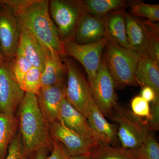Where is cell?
<instances>
[{"label":"cell","instance_id":"cell-1","mask_svg":"<svg viewBox=\"0 0 159 159\" xmlns=\"http://www.w3.org/2000/svg\"><path fill=\"white\" fill-rule=\"evenodd\" d=\"M16 15L21 26L29 31L43 47L47 54L66 55L64 44L49 12L47 0H0Z\"/></svg>","mask_w":159,"mask_h":159},{"label":"cell","instance_id":"cell-2","mask_svg":"<svg viewBox=\"0 0 159 159\" xmlns=\"http://www.w3.org/2000/svg\"><path fill=\"white\" fill-rule=\"evenodd\" d=\"M20 133L28 157L42 148H53L50 125L40 107L37 96L25 93L18 107Z\"/></svg>","mask_w":159,"mask_h":159},{"label":"cell","instance_id":"cell-3","mask_svg":"<svg viewBox=\"0 0 159 159\" xmlns=\"http://www.w3.org/2000/svg\"><path fill=\"white\" fill-rule=\"evenodd\" d=\"M105 48L104 57L116 87L122 89L138 85L135 73L142 55L122 48L109 39Z\"/></svg>","mask_w":159,"mask_h":159},{"label":"cell","instance_id":"cell-4","mask_svg":"<svg viewBox=\"0 0 159 159\" xmlns=\"http://www.w3.org/2000/svg\"><path fill=\"white\" fill-rule=\"evenodd\" d=\"M109 118L118 124L117 135L122 149L133 150L139 148L150 132L145 120L118 103Z\"/></svg>","mask_w":159,"mask_h":159},{"label":"cell","instance_id":"cell-5","mask_svg":"<svg viewBox=\"0 0 159 159\" xmlns=\"http://www.w3.org/2000/svg\"><path fill=\"white\" fill-rule=\"evenodd\" d=\"M49 9L61 41H73L80 20L86 12L83 1L51 0Z\"/></svg>","mask_w":159,"mask_h":159},{"label":"cell","instance_id":"cell-6","mask_svg":"<svg viewBox=\"0 0 159 159\" xmlns=\"http://www.w3.org/2000/svg\"><path fill=\"white\" fill-rule=\"evenodd\" d=\"M63 61L67 73L66 99L87 119L91 107L95 102L89 84L70 60L64 59Z\"/></svg>","mask_w":159,"mask_h":159},{"label":"cell","instance_id":"cell-7","mask_svg":"<svg viewBox=\"0 0 159 159\" xmlns=\"http://www.w3.org/2000/svg\"><path fill=\"white\" fill-rule=\"evenodd\" d=\"M94 102L104 117H109L117 104L116 86L105 57L102 58L96 75L89 81Z\"/></svg>","mask_w":159,"mask_h":159},{"label":"cell","instance_id":"cell-8","mask_svg":"<svg viewBox=\"0 0 159 159\" xmlns=\"http://www.w3.org/2000/svg\"><path fill=\"white\" fill-rule=\"evenodd\" d=\"M108 40V37L105 34L101 39L89 43L81 44L70 42L64 44L65 53L81 63L90 81L95 77L99 69L102 61V51Z\"/></svg>","mask_w":159,"mask_h":159},{"label":"cell","instance_id":"cell-9","mask_svg":"<svg viewBox=\"0 0 159 159\" xmlns=\"http://www.w3.org/2000/svg\"><path fill=\"white\" fill-rule=\"evenodd\" d=\"M25 93L13 76L10 61L0 62V112L15 116Z\"/></svg>","mask_w":159,"mask_h":159},{"label":"cell","instance_id":"cell-10","mask_svg":"<svg viewBox=\"0 0 159 159\" xmlns=\"http://www.w3.org/2000/svg\"><path fill=\"white\" fill-rule=\"evenodd\" d=\"M21 25L16 15L0 4V47L5 58L11 61L16 54Z\"/></svg>","mask_w":159,"mask_h":159},{"label":"cell","instance_id":"cell-11","mask_svg":"<svg viewBox=\"0 0 159 159\" xmlns=\"http://www.w3.org/2000/svg\"><path fill=\"white\" fill-rule=\"evenodd\" d=\"M50 132L52 139L60 142L70 156L90 154L99 146L69 129L60 121L50 125Z\"/></svg>","mask_w":159,"mask_h":159},{"label":"cell","instance_id":"cell-12","mask_svg":"<svg viewBox=\"0 0 159 159\" xmlns=\"http://www.w3.org/2000/svg\"><path fill=\"white\" fill-rule=\"evenodd\" d=\"M64 82L42 88L38 95L39 102L49 125L60 120V111L66 98Z\"/></svg>","mask_w":159,"mask_h":159},{"label":"cell","instance_id":"cell-13","mask_svg":"<svg viewBox=\"0 0 159 159\" xmlns=\"http://www.w3.org/2000/svg\"><path fill=\"white\" fill-rule=\"evenodd\" d=\"M87 120L92 131L102 144L120 148L116 125L105 119L95 102L91 107Z\"/></svg>","mask_w":159,"mask_h":159},{"label":"cell","instance_id":"cell-14","mask_svg":"<svg viewBox=\"0 0 159 159\" xmlns=\"http://www.w3.org/2000/svg\"><path fill=\"white\" fill-rule=\"evenodd\" d=\"M59 121L69 129L96 145L102 144L92 131L86 118L74 108L66 98L61 107Z\"/></svg>","mask_w":159,"mask_h":159},{"label":"cell","instance_id":"cell-15","mask_svg":"<svg viewBox=\"0 0 159 159\" xmlns=\"http://www.w3.org/2000/svg\"><path fill=\"white\" fill-rule=\"evenodd\" d=\"M105 33V16H96L86 11L77 25L74 42L81 44L94 42L102 38Z\"/></svg>","mask_w":159,"mask_h":159},{"label":"cell","instance_id":"cell-16","mask_svg":"<svg viewBox=\"0 0 159 159\" xmlns=\"http://www.w3.org/2000/svg\"><path fill=\"white\" fill-rule=\"evenodd\" d=\"M16 54L22 56L32 66L39 69L43 72L47 52L36 39L21 26Z\"/></svg>","mask_w":159,"mask_h":159},{"label":"cell","instance_id":"cell-17","mask_svg":"<svg viewBox=\"0 0 159 159\" xmlns=\"http://www.w3.org/2000/svg\"><path fill=\"white\" fill-rule=\"evenodd\" d=\"M126 34L131 49L142 55H147L148 39L142 20L125 12Z\"/></svg>","mask_w":159,"mask_h":159},{"label":"cell","instance_id":"cell-18","mask_svg":"<svg viewBox=\"0 0 159 159\" xmlns=\"http://www.w3.org/2000/svg\"><path fill=\"white\" fill-rule=\"evenodd\" d=\"M125 12L119 9L105 16V34L117 44L131 50L126 34Z\"/></svg>","mask_w":159,"mask_h":159},{"label":"cell","instance_id":"cell-19","mask_svg":"<svg viewBox=\"0 0 159 159\" xmlns=\"http://www.w3.org/2000/svg\"><path fill=\"white\" fill-rule=\"evenodd\" d=\"M135 77L138 85L150 87L159 94V64L147 55H142Z\"/></svg>","mask_w":159,"mask_h":159},{"label":"cell","instance_id":"cell-20","mask_svg":"<svg viewBox=\"0 0 159 159\" xmlns=\"http://www.w3.org/2000/svg\"><path fill=\"white\" fill-rule=\"evenodd\" d=\"M66 68L57 54H47L42 74L41 88L64 82Z\"/></svg>","mask_w":159,"mask_h":159},{"label":"cell","instance_id":"cell-21","mask_svg":"<svg viewBox=\"0 0 159 159\" xmlns=\"http://www.w3.org/2000/svg\"><path fill=\"white\" fill-rule=\"evenodd\" d=\"M18 125V120L15 116L0 112V159H5Z\"/></svg>","mask_w":159,"mask_h":159},{"label":"cell","instance_id":"cell-22","mask_svg":"<svg viewBox=\"0 0 159 159\" xmlns=\"http://www.w3.org/2000/svg\"><path fill=\"white\" fill-rule=\"evenodd\" d=\"M83 2L86 12L98 16H105L111 11L122 9L128 3L123 0H85Z\"/></svg>","mask_w":159,"mask_h":159},{"label":"cell","instance_id":"cell-23","mask_svg":"<svg viewBox=\"0 0 159 159\" xmlns=\"http://www.w3.org/2000/svg\"><path fill=\"white\" fill-rule=\"evenodd\" d=\"M92 159H139L134 150H125L101 144L90 153Z\"/></svg>","mask_w":159,"mask_h":159},{"label":"cell","instance_id":"cell-24","mask_svg":"<svg viewBox=\"0 0 159 159\" xmlns=\"http://www.w3.org/2000/svg\"><path fill=\"white\" fill-rule=\"evenodd\" d=\"M148 39L147 56L159 64V24L148 20H142Z\"/></svg>","mask_w":159,"mask_h":159},{"label":"cell","instance_id":"cell-25","mask_svg":"<svg viewBox=\"0 0 159 159\" xmlns=\"http://www.w3.org/2000/svg\"><path fill=\"white\" fill-rule=\"evenodd\" d=\"M133 150L139 159H159V145L152 132L141 146Z\"/></svg>","mask_w":159,"mask_h":159},{"label":"cell","instance_id":"cell-26","mask_svg":"<svg viewBox=\"0 0 159 159\" xmlns=\"http://www.w3.org/2000/svg\"><path fill=\"white\" fill-rule=\"evenodd\" d=\"M129 6L134 15L147 19L150 21L159 20V5H152L135 1L130 3Z\"/></svg>","mask_w":159,"mask_h":159},{"label":"cell","instance_id":"cell-27","mask_svg":"<svg viewBox=\"0 0 159 159\" xmlns=\"http://www.w3.org/2000/svg\"><path fill=\"white\" fill-rule=\"evenodd\" d=\"M42 72L39 69L32 66L23 79L21 88L25 93L38 96L41 89Z\"/></svg>","mask_w":159,"mask_h":159},{"label":"cell","instance_id":"cell-28","mask_svg":"<svg viewBox=\"0 0 159 159\" xmlns=\"http://www.w3.org/2000/svg\"><path fill=\"white\" fill-rule=\"evenodd\" d=\"M10 66L15 79L21 87L24 77L32 66L26 58L17 54L10 61Z\"/></svg>","mask_w":159,"mask_h":159},{"label":"cell","instance_id":"cell-29","mask_svg":"<svg viewBox=\"0 0 159 159\" xmlns=\"http://www.w3.org/2000/svg\"><path fill=\"white\" fill-rule=\"evenodd\" d=\"M7 156L5 159H27L20 133L16 134L11 140L7 150Z\"/></svg>","mask_w":159,"mask_h":159},{"label":"cell","instance_id":"cell-30","mask_svg":"<svg viewBox=\"0 0 159 159\" xmlns=\"http://www.w3.org/2000/svg\"><path fill=\"white\" fill-rule=\"evenodd\" d=\"M132 111L140 118L145 117L149 119L150 116V107L149 102L143 99L141 96H136L131 101Z\"/></svg>","mask_w":159,"mask_h":159},{"label":"cell","instance_id":"cell-31","mask_svg":"<svg viewBox=\"0 0 159 159\" xmlns=\"http://www.w3.org/2000/svg\"><path fill=\"white\" fill-rule=\"evenodd\" d=\"M150 132L156 131L159 129V97L152 102L150 107V116L149 119L145 120Z\"/></svg>","mask_w":159,"mask_h":159},{"label":"cell","instance_id":"cell-32","mask_svg":"<svg viewBox=\"0 0 159 159\" xmlns=\"http://www.w3.org/2000/svg\"><path fill=\"white\" fill-rule=\"evenodd\" d=\"M51 154L46 159H69L68 154L63 145L57 140L53 139V148Z\"/></svg>","mask_w":159,"mask_h":159},{"label":"cell","instance_id":"cell-33","mask_svg":"<svg viewBox=\"0 0 159 159\" xmlns=\"http://www.w3.org/2000/svg\"><path fill=\"white\" fill-rule=\"evenodd\" d=\"M141 96L147 102H152L159 97V94L150 87L145 86L142 88Z\"/></svg>","mask_w":159,"mask_h":159},{"label":"cell","instance_id":"cell-34","mask_svg":"<svg viewBox=\"0 0 159 159\" xmlns=\"http://www.w3.org/2000/svg\"><path fill=\"white\" fill-rule=\"evenodd\" d=\"M48 149L46 148H42L36 151L33 154L31 159H46L48 157L47 154Z\"/></svg>","mask_w":159,"mask_h":159},{"label":"cell","instance_id":"cell-35","mask_svg":"<svg viewBox=\"0 0 159 159\" xmlns=\"http://www.w3.org/2000/svg\"><path fill=\"white\" fill-rule=\"evenodd\" d=\"M69 159H92L90 154L78 155L69 156Z\"/></svg>","mask_w":159,"mask_h":159},{"label":"cell","instance_id":"cell-36","mask_svg":"<svg viewBox=\"0 0 159 159\" xmlns=\"http://www.w3.org/2000/svg\"><path fill=\"white\" fill-rule=\"evenodd\" d=\"M5 59H6L4 57V55H3L1 47H0V62H2Z\"/></svg>","mask_w":159,"mask_h":159}]
</instances>
